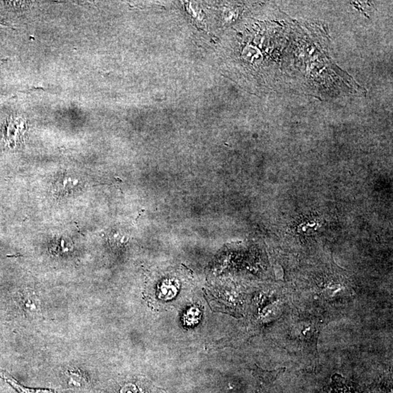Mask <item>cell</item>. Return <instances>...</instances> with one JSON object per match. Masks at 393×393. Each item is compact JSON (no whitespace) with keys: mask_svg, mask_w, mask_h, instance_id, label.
Here are the masks:
<instances>
[{"mask_svg":"<svg viewBox=\"0 0 393 393\" xmlns=\"http://www.w3.org/2000/svg\"><path fill=\"white\" fill-rule=\"evenodd\" d=\"M320 320L311 313H298L286 319L278 325L280 344L300 361L317 362Z\"/></svg>","mask_w":393,"mask_h":393,"instance_id":"obj_1","label":"cell"},{"mask_svg":"<svg viewBox=\"0 0 393 393\" xmlns=\"http://www.w3.org/2000/svg\"><path fill=\"white\" fill-rule=\"evenodd\" d=\"M285 368H280L274 371H264L256 367L253 371V377L256 381V385L253 391L248 393H270L273 384L278 377L285 372Z\"/></svg>","mask_w":393,"mask_h":393,"instance_id":"obj_2","label":"cell"},{"mask_svg":"<svg viewBox=\"0 0 393 393\" xmlns=\"http://www.w3.org/2000/svg\"><path fill=\"white\" fill-rule=\"evenodd\" d=\"M324 391L326 393H362L355 384L339 374L332 376L331 382L324 387Z\"/></svg>","mask_w":393,"mask_h":393,"instance_id":"obj_3","label":"cell"},{"mask_svg":"<svg viewBox=\"0 0 393 393\" xmlns=\"http://www.w3.org/2000/svg\"><path fill=\"white\" fill-rule=\"evenodd\" d=\"M4 379L7 383L10 384L11 386L13 387V388L19 393H54L49 391L31 390L29 389V388H24V387L21 386V385H19L15 380H14L12 377H9V376H4Z\"/></svg>","mask_w":393,"mask_h":393,"instance_id":"obj_4","label":"cell"}]
</instances>
